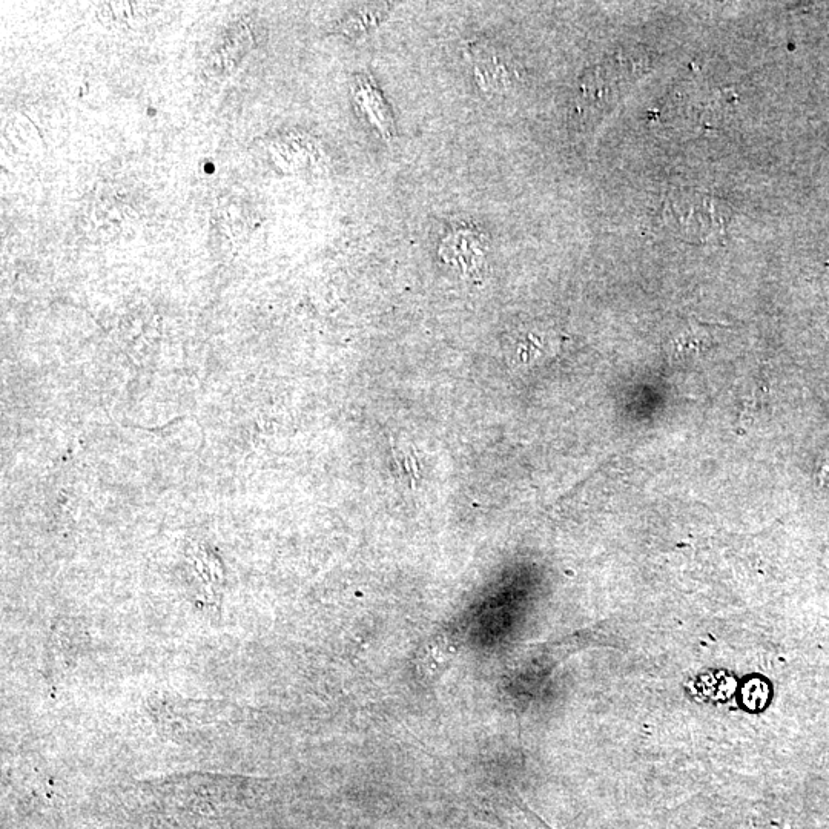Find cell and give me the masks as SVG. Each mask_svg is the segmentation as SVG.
I'll return each instance as SVG.
<instances>
[{
	"label": "cell",
	"instance_id": "6da1fadb",
	"mask_svg": "<svg viewBox=\"0 0 829 829\" xmlns=\"http://www.w3.org/2000/svg\"><path fill=\"white\" fill-rule=\"evenodd\" d=\"M662 214L665 225L674 235L694 243L722 240L730 220L728 206L702 192L671 195Z\"/></svg>",
	"mask_w": 829,
	"mask_h": 829
},
{
	"label": "cell",
	"instance_id": "7a4b0ae2",
	"mask_svg": "<svg viewBox=\"0 0 829 829\" xmlns=\"http://www.w3.org/2000/svg\"><path fill=\"white\" fill-rule=\"evenodd\" d=\"M479 85L486 91L507 90L513 82V73L503 57L489 50L473 47L470 53Z\"/></svg>",
	"mask_w": 829,
	"mask_h": 829
},
{
	"label": "cell",
	"instance_id": "3957f363",
	"mask_svg": "<svg viewBox=\"0 0 829 829\" xmlns=\"http://www.w3.org/2000/svg\"><path fill=\"white\" fill-rule=\"evenodd\" d=\"M456 242H446L443 246V254L446 260L463 272L475 271L479 261L484 258V249L481 245V238L473 235V232L461 231L455 235Z\"/></svg>",
	"mask_w": 829,
	"mask_h": 829
}]
</instances>
